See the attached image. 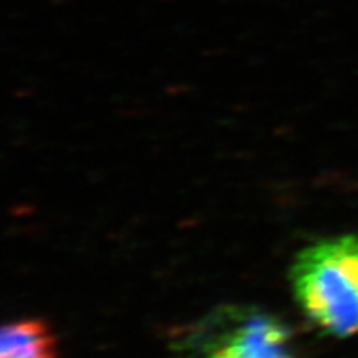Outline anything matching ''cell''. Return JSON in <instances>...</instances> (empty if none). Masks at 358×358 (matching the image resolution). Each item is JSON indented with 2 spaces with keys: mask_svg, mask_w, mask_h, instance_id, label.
Wrapping results in <instances>:
<instances>
[{
  "mask_svg": "<svg viewBox=\"0 0 358 358\" xmlns=\"http://www.w3.org/2000/svg\"><path fill=\"white\" fill-rule=\"evenodd\" d=\"M0 358H57V343L47 324L37 319L3 325Z\"/></svg>",
  "mask_w": 358,
  "mask_h": 358,
  "instance_id": "obj_3",
  "label": "cell"
},
{
  "mask_svg": "<svg viewBox=\"0 0 358 358\" xmlns=\"http://www.w3.org/2000/svg\"><path fill=\"white\" fill-rule=\"evenodd\" d=\"M290 282L317 329L340 338L358 334V236L330 237L301 250Z\"/></svg>",
  "mask_w": 358,
  "mask_h": 358,
  "instance_id": "obj_1",
  "label": "cell"
},
{
  "mask_svg": "<svg viewBox=\"0 0 358 358\" xmlns=\"http://www.w3.org/2000/svg\"><path fill=\"white\" fill-rule=\"evenodd\" d=\"M290 329L271 313L226 307L192 334L191 358H299Z\"/></svg>",
  "mask_w": 358,
  "mask_h": 358,
  "instance_id": "obj_2",
  "label": "cell"
}]
</instances>
